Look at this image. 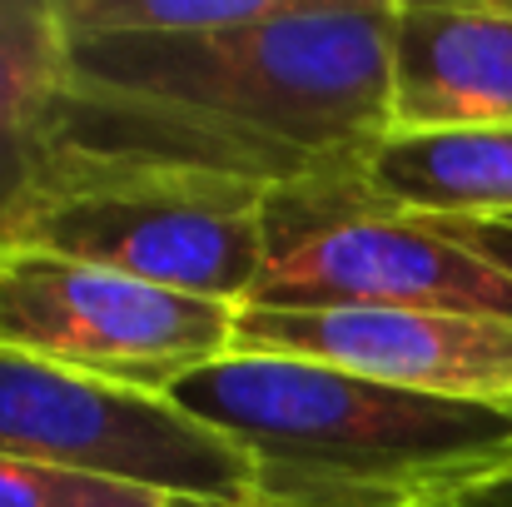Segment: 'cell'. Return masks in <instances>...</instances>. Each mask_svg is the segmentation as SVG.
I'll use <instances>...</instances> for the list:
<instances>
[{
	"label": "cell",
	"instance_id": "cell-1",
	"mask_svg": "<svg viewBox=\"0 0 512 507\" xmlns=\"http://www.w3.org/2000/svg\"><path fill=\"white\" fill-rule=\"evenodd\" d=\"M398 0H274L254 25L70 45L45 110L60 155L299 189L368 174L388 140Z\"/></svg>",
	"mask_w": 512,
	"mask_h": 507
},
{
	"label": "cell",
	"instance_id": "cell-2",
	"mask_svg": "<svg viewBox=\"0 0 512 507\" xmlns=\"http://www.w3.org/2000/svg\"><path fill=\"white\" fill-rule=\"evenodd\" d=\"M254 468L249 507H463L512 478V408L229 353L165 393Z\"/></svg>",
	"mask_w": 512,
	"mask_h": 507
},
{
	"label": "cell",
	"instance_id": "cell-3",
	"mask_svg": "<svg viewBox=\"0 0 512 507\" xmlns=\"http://www.w3.org/2000/svg\"><path fill=\"white\" fill-rule=\"evenodd\" d=\"M10 244L244 309L269 264V189L184 169L95 165L50 145L45 179Z\"/></svg>",
	"mask_w": 512,
	"mask_h": 507
},
{
	"label": "cell",
	"instance_id": "cell-4",
	"mask_svg": "<svg viewBox=\"0 0 512 507\" xmlns=\"http://www.w3.org/2000/svg\"><path fill=\"white\" fill-rule=\"evenodd\" d=\"M244 309H458L512 319V279L438 219L373 199L368 174L269 194V264Z\"/></svg>",
	"mask_w": 512,
	"mask_h": 507
},
{
	"label": "cell",
	"instance_id": "cell-5",
	"mask_svg": "<svg viewBox=\"0 0 512 507\" xmlns=\"http://www.w3.org/2000/svg\"><path fill=\"white\" fill-rule=\"evenodd\" d=\"M0 458L70 468L204 507L249 503V458L165 393L0 348Z\"/></svg>",
	"mask_w": 512,
	"mask_h": 507
},
{
	"label": "cell",
	"instance_id": "cell-6",
	"mask_svg": "<svg viewBox=\"0 0 512 507\" xmlns=\"http://www.w3.org/2000/svg\"><path fill=\"white\" fill-rule=\"evenodd\" d=\"M239 309L80 264L50 249H0V348L35 353L140 393L234 353Z\"/></svg>",
	"mask_w": 512,
	"mask_h": 507
},
{
	"label": "cell",
	"instance_id": "cell-7",
	"mask_svg": "<svg viewBox=\"0 0 512 507\" xmlns=\"http://www.w3.org/2000/svg\"><path fill=\"white\" fill-rule=\"evenodd\" d=\"M234 353L309 358L343 373L512 408V319L458 309H239Z\"/></svg>",
	"mask_w": 512,
	"mask_h": 507
},
{
	"label": "cell",
	"instance_id": "cell-8",
	"mask_svg": "<svg viewBox=\"0 0 512 507\" xmlns=\"http://www.w3.org/2000/svg\"><path fill=\"white\" fill-rule=\"evenodd\" d=\"M512 130V5L398 0L388 135Z\"/></svg>",
	"mask_w": 512,
	"mask_h": 507
},
{
	"label": "cell",
	"instance_id": "cell-9",
	"mask_svg": "<svg viewBox=\"0 0 512 507\" xmlns=\"http://www.w3.org/2000/svg\"><path fill=\"white\" fill-rule=\"evenodd\" d=\"M373 199L428 219H512V130L388 135L368 165Z\"/></svg>",
	"mask_w": 512,
	"mask_h": 507
},
{
	"label": "cell",
	"instance_id": "cell-10",
	"mask_svg": "<svg viewBox=\"0 0 512 507\" xmlns=\"http://www.w3.org/2000/svg\"><path fill=\"white\" fill-rule=\"evenodd\" d=\"M274 0H55L70 45L90 40H184L254 25Z\"/></svg>",
	"mask_w": 512,
	"mask_h": 507
},
{
	"label": "cell",
	"instance_id": "cell-11",
	"mask_svg": "<svg viewBox=\"0 0 512 507\" xmlns=\"http://www.w3.org/2000/svg\"><path fill=\"white\" fill-rule=\"evenodd\" d=\"M70 40L55 0H0V130L40 125L65 85Z\"/></svg>",
	"mask_w": 512,
	"mask_h": 507
},
{
	"label": "cell",
	"instance_id": "cell-12",
	"mask_svg": "<svg viewBox=\"0 0 512 507\" xmlns=\"http://www.w3.org/2000/svg\"><path fill=\"white\" fill-rule=\"evenodd\" d=\"M0 507H204L165 498L150 488L70 473V468H45L25 458H0Z\"/></svg>",
	"mask_w": 512,
	"mask_h": 507
},
{
	"label": "cell",
	"instance_id": "cell-13",
	"mask_svg": "<svg viewBox=\"0 0 512 507\" xmlns=\"http://www.w3.org/2000/svg\"><path fill=\"white\" fill-rule=\"evenodd\" d=\"M50 165V135L45 125H15L0 130V249L15 239L40 179Z\"/></svg>",
	"mask_w": 512,
	"mask_h": 507
},
{
	"label": "cell",
	"instance_id": "cell-14",
	"mask_svg": "<svg viewBox=\"0 0 512 507\" xmlns=\"http://www.w3.org/2000/svg\"><path fill=\"white\" fill-rule=\"evenodd\" d=\"M428 219V214H423ZM453 239H463L468 249H478L483 259H493L512 279V219H438Z\"/></svg>",
	"mask_w": 512,
	"mask_h": 507
},
{
	"label": "cell",
	"instance_id": "cell-15",
	"mask_svg": "<svg viewBox=\"0 0 512 507\" xmlns=\"http://www.w3.org/2000/svg\"><path fill=\"white\" fill-rule=\"evenodd\" d=\"M463 507H512V478L493 483V488H483V493H473Z\"/></svg>",
	"mask_w": 512,
	"mask_h": 507
},
{
	"label": "cell",
	"instance_id": "cell-16",
	"mask_svg": "<svg viewBox=\"0 0 512 507\" xmlns=\"http://www.w3.org/2000/svg\"><path fill=\"white\" fill-rule=\"evenodd\" d=\"M239 507H249V503H239Z\"/></svg>",
	"mask_w": 512,
	"mask_h": 507
}]
</instances>
